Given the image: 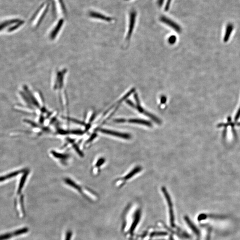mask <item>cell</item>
<instances>
[{"instance_id":"1","label":"cell","mask_w":240,"mask_h":240,"mask_svg":"<svg viewBox=\"0 0 240 240\" xmlns=\"http://www.w3.org/2000/svg\"><path fill=\"white\" fill-rule=\"evenodd\" d=\"M142 210L139 206L128 205L123 214L122 231L129 240L133 239L134 233L141 220Z\"/></svg>"},{"instance_id":"2","label":"cell","mask_w":240,"mask_h":240,"mask_svg":"<svg viewBox=\"0 0 240 240\" xmlns=\"http://www.w3.org/2000/svg\"><path fill=\"white\" fill-rule=\"evenodd\" d=\"M162 191L166 201L167 206V216L169 225L171 229H177V225H176V215L174 212V205L170 195L167 190L164 187L162 188Z\"/></svg>"},{"instance_id":"3","label":"cell","mask_w":240,"mask_h":240,"mask_svg":"<svg viewBox=\"0 0 240 240\" xmlns=\"http://www.w3.org/2000/svg\"><path fill=\"white\" fill-rule=\"evenodd\" d=\"M50 154L54 159L59 161L60 164L66 166L68 160L70 159V156L69 154H65L57 152L56 150H51Z\"/></svg>"},{"instance_id":"4","label":"cell","mask_w":240,"mask_h":240,"mask_svg":"<svg viewBox=\"0 0 240 240\" xmlns=\"http://www.w3.org/2000/svg\"><path fill=\"white\" fill-rule=\"evenodd\" d=\"M98 131L101 132V133H103V134L112 136L116 137H119V138L125 139H129L131 138V135L128 133H122V132H117V131H113V130L102 129V128H98Z\"/></svg>"},{"instance_id":"5","label":"cell","mask_w":240,"mask_h":240,"mask_svg":"<svg viewBox=\"0 0 240 240\" xmlns=\"http://www.w3.org/2000/svg\"><path fill=\"white\" fill-rule=\"evenodd\" d=\"M137 12L134 9H132L130 11L129 13V28H128V33H127V36H126V40L128 41L131 38L132 36L133 30H134V26H135Z\"/></svg>"},{"instance_id":"6","label":"cell","mask_w":240,"mask_h":240,"mask_svg":"<svg viewBox=\"0 0 240 240\" xmlns=\"http://www.w3.org/2000/svg\"><path fill=\"white\" fill-rule=\"evenodd\" d=\"M64 182L65 185L70 187L71 188L73 189L78 193H80L81 194L83 195L84 189H83L81 185L77 183L76 181L69 177H65L64 179Z\"/></svg>"},{"instance_id":"7","label":"cell","mask_w":240,"mask_h":240,"mask_svg":"<svg viewBox=\"0 0 240 240\" xmlns=\"http://www.w3.org/2000/svg\"><path fill=\"white\" fill-rule=\"evenodd\" d=\"M160 21L174 29L177 33H180L181 32V28L180 26H179L177 23L172 20L171 19L168 18L165 16H162L160 18Z\"/></svg>"},{"instance_id":"8","label":"cell","mask_w":240,"mask_h":240,"mask_svg":"<svg viewBox=\"0 0 240 240\" xmlns=\"http://www.w3.org/2000/svg\"><path fill=\"white\" fill-rule=\"evenodd\" d=\"M63 23L64 20L62 19L58 22L56 26L53 29L52 31H51L50 34V38L51 40L53 41L56 39L58 33L60 32V29H61L62 26H63Z\"/></svg>"},{"instance_id":"9","label":"cell","mask_w":240,"mask_h":240,"mask_svg":"<svg viewBox=\"0 0 240 240\" xmlns=\"http://www.w3.org/2000/svg\"><path fill=\"white\" fill-rule=\"evenodd\" d=\"M105 162V159L103 157L99 158L96 161L94 164V167L92 168V173L94 175L97 176L100 173V168L103 165Z\"/></svg>"},{"instance_id":"10","label":"cell","mask_w":240,"mask_h":240,"mask_svg":"<svg viewBox=\"0 0 240 240\" xmlns=\"http://www.w3.org/2000/svg\"><path fill=\"white\" fill-rule=\"evenodd\" d=\"M26 170H20L16 171L15 172H12L10 174H6V175L0 177V182H3L5 180H8V179H11L13 177H15L16 176L19 175L21 174H23Z\"/></svg>"},{"instance_id":"11","label":"cell","mask_w":240,"mask_h":240,"mask_svg":"<svg viewBox=\"0 0 240 240\" xmlns=\"http://www.w3.org/2000/svg\"><path fill=\"white\" fill-rule=\"evenodd\" d=\"M89 16L93 18L98 19L106 22H109L112 21V18L110 17H106V16L103 15L98 12H89Z\"/></svg>"},{"instance_id":"12","label":"cell","mask_w":240,"mask_h":240,"mask_svg":"<svg viewBox=\"0 0 240 240\" xmlns=\"http://www.w3.org/2000/svg\"><path fill=\"white\" fill-rule=\"evenodd\" d=\"M128 122L130 123H134V124H140V125H145L148 127H152V123L149 121L146 120L140 119H131L128 120Z\"/></svg>"},{"instance_id":"13","label":"cell","mask_w":240,"mask_h":240,"mask_svg":"<svg viewBox=\"0 0 240 240\" xmlns=\"http://www.w3.org/2000/svg\"><path fill=\"white\" fill-rule=\"evenodd\" d=\"M142 168L141 167L137 166L135 168H134V170L131 171L130 173H129L127 175H126L124 178H122V180L126 181V180H129V179L132 178L134 175L135 174H137L138 172H140L142 170Z\"/></svg>"},{"instance_id":"14","label":"cell","mask_w":240,"mask_h":240,"mask_svg":"<svg viewBox=\"0 0 240 240\" xmlns=\"http://www.w3.org/2000/svg\"><path fill=\"white\" fill-rule=\"evenodd\" d=\"M233 29V27L232 25H231V24H229L227 26L226 33H225V36H224V42H226L228 41V39H229V36H230V34H231L232 33V31Z\"/></svg>"},{"instance_id":"15","label":"cell","mask_w":240,"mask_h":240,"mask_svg":"<svg viewBox=\"0 0 240 240\" xmlns=\"http://www.w3.org/2000/svg\"><path fill=\"white\" fill-rule=\"evenodd\" d=\"M29 228L27 227H24V228L17 229V230L13 232V234H14V236L21 235L26 233L29 232Z\"/></svg>"},{"instance_id":"16","label":"cell","mask_w":240,"mask_h":240,"mask_svg":"<svg viewBox=\"0 0 240 240\" xmlns=\"http://www.w3.org/2000/svg\"><path fill=\"white\" fill-rule=\"evenodd\" d=\"M14 236L13 232L8 233L1 235H0V240H7Z\"/></svg>"},{"instance_id":"17","label":"cell","mask_w":240,"mask_h":240,"mask_svg":"<svg viewBox=\"0 0 240 240\" xmlns=\"http://www.w3.org/2000/svg\"><path fill=\"white\" fill-rule=\"evenodd\" d=\"M72 236V232L70 230L68 231L65 234V240H71Z\"/></svg>"},{"instance_id":"18","label":"cell","mask_w":240,"mask_h":240,"mask_svg":"<svg viewBox=\"0 0 240 240\" xmlns=\"http://www.w3.org/2000/svg\"><path fill=\"white\" fill-rule=\"evenodd\" d=\"M176 40H177V38H176V36H171L169 37L168 41L171 44H173L176 42Z\"/></svg>"},{"instance_id":"19","label":"cell","mask_w":240,"mask_h":240,"mask_svg":"<svg viewBox=\"0 0 240 240\" xmlns=\"http://www.w3.org/2000/svg\"><path fill=\"white\" fill-rule=\"evenodd\" d=\"M172 1V0H167L166 3L165 7V10L166 11H167L170 9Z\"/></svg>"},{"instance_id":"20","label":"cell","mask_w":240,"mask_h":240,"mask_svg":"<svg viewBox=\"0 0 240 240\" xmlns=\"http://www.w3.org/2000/svg\"><path fill=\"white\" fill-rule=\"evenodd\" d=\"M165 0H158L157 1V4L159 7H161L162 6Z\"/></svg>"},{"instance_id":"21","label":"cell","mask_w":240,"mask_h":240,"mask_svg":"<svg viewBox=\"0 0 240 240\" xmlns=\"http://www.w3.org/2000/svg\"><path fill=\"white\" fill-rule=\"evenodd\" d=\"M166 97H162L161 98V103H162V104H164V103H165L166 102Z\"/></svg>"},{"instance_id":"22","label":"cell","mask_w":240,"mask_h":240,"mask_svg":"<svg viewBox=\"0 0 240 240\" xmlns=\"http://www.w3.org/2000/svg\"><path fill=\"white\" fill-rule=\"evenodd\" d=\"M169 240H174L173 235L172 234H170L169 237Z\"/></svg>"},{"instance_id":"23","label":"cell","mask_w":240,"mask_h":240,"mask_svg":"<svg viewBox=\"0 0 240 240\" xmlns=\"http://www.w3.org/2000/svg\"><path fill=\"white\" fill-rule=\"evenodd\" d=\"M240 116V108L239 109L238 111L236 117V118L238 119V118Z\"/></svg>"},{"instance_id":"24","label":"cell","mask_w":240,"mask_h":240,"mask_svg":"<svg viewBox=\"0 0 240 240\" xmlns=\"http://www.w3.org/2000/svg\"><path fill=\"white\" fill-rule=\"evenodd\" d=\"M126 1H129V0H126Z\"/></svg>"}]
</instances>
